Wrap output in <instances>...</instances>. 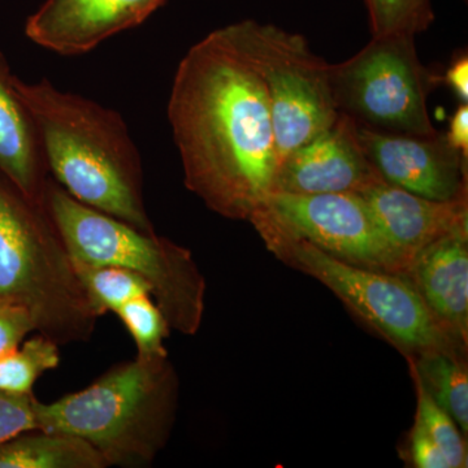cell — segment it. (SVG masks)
Returning <instances> with one entry per match:
<instances>
[{
	"mask_svg": "<svg viewBox=\"0 0 468 468\" xmlns=\"http://www.w3.org/2000/svg\"><path fill=\"white\" fill-rule=\"evenodd\" d=\"M249 221L277 260L322 282L406 358L432 350L467 354V346L452 340L436 322L408 276L337 260L292 232L264 208H258Z\"/></svg>",
	"mask_w": 468,
	"mask_h": 468,
	"instance_id": "cell-6",
	"label": "cell"
},
{
	"mask_svg": "<svg viewBox=\"0 0 468 468\" xmlns=\"http://www.w3.org/2000/svg\"><path fill=\"white\" fill-rule=\"evenodd\" d=\"M452 340L468 345V229L455 230L412 257L408 275Z\"/></svg>",
	"mask_w": 468,
	"mask_h": 468,
	"instance_id": "cell-14",
	"label": "cell"
},
{
	"mask_svg": "<svg viewBox=\"0 0 468 468\" xmlns=\"http://www.w3.org/2000/svg\"><path fill=\"white\" fill-rule=\"evenodd\" d=\"M116 315L133 338L137 356L158 358L168 356L165 338L171 329L150 294L126 302L124 306L116 311Z\"/></svg>",
	"mask_w": 468,
	"mask_h": 468,
	"instance_id": "cell-21",
	"label": "cell"
},
{
	"mask_svg": "<svg viewBox=\"0 0 468 468\" xmlns=\"http://www.w3.org/2000/svg\"><path fill=\"white\" fill-rule=\"evenodd\" d=\"M356 129L368 162L387 183L433 201L468 197V159L445 133H384L359 124Z\"/></svg>",
	"mask_w": 468,
	"mask_h": 468,
	"instance_id": "cell-10",
	"label": "cell"
},
{
	"mask_svg": "<svg viewBox=\"0 0 468 468\" xmlns=\"http://www.w3.org/2000/svg\"><path fill=\"white\" fill-rule=\"evenodd\" d=\"M33 331L36 326L30 314L20 304L0 298V358L16 350Z\"/></svg>",
	"mask_w": 468,
	"mask_h": 468,
	"instance_id": "cell-24",
	"label": "cell"
},
{
	"mask_svg": "<svg viewBox=\"0 0 468 468\" xmlns=\"http://www.w3.org/2000/svg\"><path fill=\"white\" fill-rule=\"evenodd\" d=\"M410 372L468 435L467 354L432 350L409 356Z\"/></svg>",
	"mask_w": 468,
	"mask_h": 468,
	"instance_id": "cell-17",
	"label": "cell"
},
{
	"mask_svg": "<svg viewBox=\"0 0 468 468\" xmlns=\"http://www.w3.org/2000/svg\"><path fill=\"white\" fill-rule=\"evenodd\" d=\"M76 275L92 307L103 316L106 313H115L126 302L151 295L146 280L125 268L112 266H94V264L73 261Z\"/></svg>",
	"mask_w": 468,
	"mask_h": 468,
	"instance_id": "cell-18",
	"label": "cell"
},
{
	"mask_svg": "<svg viewBox=\"0 0 468 468\" xmlns=\"http://www.w3.org/2000/svg\"><path fill=\"white\" fill-rule=\"evenodd\" d=\"M381 176L368 162L356 122L340 113L335 124L280 162L271 193H362Z\"/></svg>",
	"mask_w": 468,
	"mask_h": 468,
	"instance_id": "cell-11",
	"label": "cell"
},
{
	"mask_svg": "<svg viewBox=\"0 0 468 468\" xmlns=\"http://www.w3.org/2000/svg\"><path fill=\"white\" fill-rule=\"evenodd\" d=\"M167 0H45L27 17L26 36L39 48L80 57L141 26Z\"/></svg>",
	"mask_w": 468,
	"mask_h": 468,
	"instance_id": "cell-12",
	"label": "cell"
},
{
	"mask_svg": "<svg viewBox=\"0 0 468 468\" xmlns=\"http://www.w3.org/2000/svg\"><path fill=\"white\" fill-rule=\"evenodd\" d=\"M15 86L34 120L48 174L77 201L154 233L144 199V171L116 110L57 88L50 80Z\"/></svg>",
	"mask_w": 468,
	"mask_h": 468,
	"instance_id": "cell-2",
	"label": "cell"
},
{
	"mask_svg": "<svg viewBox=\"0 0 468 468\" xmlns=\"http://www.w3.org/2000/svg\"><path fill=\"white\" fill-rule=\"evenodd\" d=\"M178 378L167 356L120 363L85 389L51 403L36 401L39 431L80 437L109 466L141 467L171 436Z\"/></svg>",
	"mask_w": 468,
	"mask_h": 468,
	"instance_id": "cell-3",
	"label": "cell"
},
{
	"mask_svg": "<svg viewBox=\"0 0 468 468\" xmlns=\"http://www.w3.org/2000/svg\"><path fill=\"white\" fill-rule=\"evenodd\" d=\"M34 394H14L0 390V445L23 435L38 431Z\"/></svg>",
	"mask_w": 468,
	"mask_h": 468,
	"instance_id": "cell-23",
	"label": "cell"
},
{
	"mask_svg": "<svg viewBox=\"0 0 468 468\" xmlns=\"http://www.w3.org/2000/svg\"><path fill=\"white\" fill-rule=\"evenodd\" d=\"M97 449L80 437L32 431L0 445V468H106Z\"/></svg>",
	"mask_w": 468,
	"mask_h": 468,
	"instance_id": "cell-16",
	"label": "cell"
},
{
	"mask_svg": "<svg viewBox=\"0 0 468 468\" xmlns=\"http://www.w3.org/2000/svg\"><path fill=\"white\" fill-rule=\"evenodd\" d=\"M410 457L412 464L418 468H452L448 458L428 436L417 419L410 433Z\"/></svg>",
	"mask_w": 468,
	"mask_h": 468,
	"instance_id": "cell-25",
	"label": "cell"
},
{
	"mask_svg": "<svg viewBox=\"0 0 468 468\" xmlns=\"http://www.w3.org/2000/svg\"><path fill=\"white\" fill-rule=\"evenodd\" d=\"M328 72L335 109L356 124L384 133H436L427 101L442 79L421 63L415 37H372Z\"/></svg>",
	"mask_w": 468,
	"mask_h": 468,
	"instance_id": "cell-8",
	"label": "cell"
},
{
	"mask_svg": "<svg viewBox=\"0 0 468 468\" xmlns=\"http://www.w3.org/2000/svg\"><path fill=\"white\" fill-rule=\"evenodd\" d=\"M167 115L185 186L215 214L249 221L272 189L279 156L266 90L221 27L181 58Z\"/></svg>",
	"mask_w": 468,
	"mask_h": 468,
	"instance_id": "cell-1",
	"label": "cell"
},
{
	"mask_svg": "<svg viewBox=\"0 0 468 468\" xmlns=\"http://www.w3.org/2000/svg\"><path fill=\"white\" fill-rule=\"evenodd\" d=\"M58 345L45 335L24 341L16 350L0 358V390L32 394L36 381L45 372L58 367Z\"/></svg>",
	"mask_w": 468,
	"mask_h": 468,
	"instance_id": "cell-19",
	"label": "cell"
},
{
	"mask_svg": "<svg viewBox=\"0 0 468 468\" xmlns=\"http://www.w3.org/2000/svg\"><path fill=\"white\" fill-rule=\"evenodd\" d=\"M0 298L20 304L58 345L86 343L100 314L45 206L0 174Z\"/></svg>",
	"mask_w": 468,
	"mask_h": 468,
	"instance_id": "cell-4",
	"label": "cell"
},
{
	"mask_svg": "<svg viewBox=\"0 0 468 468\" xmlns=\"http://www.w3.org/2000/svg\"><path fill=\"white\" fill-rule=\"evenodd\" d=\"M0 50V174L30 201L43 205L50 180L38 131Z\"/></svg>",
	"mask_w": 468,
	"mask_h": 468,
	"instance_id": "cell-15",
	"label": "cell"
},
{
	"mask_svg": "<svg viewBox=\"0 0 468 468\" xmlns=\"http://www.w3.org/2000/svg\"><path fill=\"white\" fill-rule=\"evenodd\" d=\"M43 203L73 261L137 273L150 285L171 331L186 335L199 331L206 282L186 248L89 207L54 178L48 180Z\"/></svg>",
	"mask_w": 468,
	"mask_h": 468,
	"instance_id": "cell-5",
	"label": "cell"
},
{
	"mask_svg": "<svg viewBox=\"0 0 468 468\" xmlns=\"http://www.w3.org/2000/svg\"><path fill=\"white\" fill-rule=\"evenodd\" d=\"M442 82L454 91L460 98L461 103L468 101V57L466 52H462L452 58L451 66L446 69Z\"/></svg>",
	"mask_w": 468,
	"mask_h": 468,
	"instance_id": "cell-26",
	"label": "cell"
},
{
	"mask_svg": "<svg viewBox=\"0 0 468 468\" xmlns=\"http://www.w3.org/2000/svg\"><path fill=\"white\" fill-rule=\"evenodd\" d=\"M282 226L337 260L408 275L410 261L388 241L356 193H270L261 206Z\"/></svg>",
	"mask_w": 468,
	"mask_h": 468,
	"instance_id": "cell-9",
	"label": "cell"
},
{
	"mask_svg": "<svg viewBox=\"0 0 468 468\" xmlns=\"http://www.w3.org/2000/svg\"><path fill=\"white\" fill-rule=\"evenodd\" d=\"M445 135L452 146L468 159V103H461L452 113Z\"/></svg>",
	"mask_w": 468,
	"mask_h": 468,
	"instance_id": "cell-27",
	"label": "cell"
},
{
	"mask_svg": "<svg viewBox=\"0 0 468 468\" xmlns=\"http://www.w3.org/2000/svg\"><path fill=\"white\" fill-rule=\"evenodd\" d=\"M381 232L403 257L455 230L468 229V197L433 201L378 178L362 193Z\"/></svg>",
	"mask_w": 468,
	"mask_h": 468,
	"instance_id": "cell-13",
	"label": "cell"
},
{
	"mask_svg": "<svg viewBox=\"0 0 468 468\" xmlns=\"http://www.w3.org/2000/svg\"><path fill=\"white\" fill-rule=\"evenodd\" d=\"M221 30L266 90L279 165L335 124L340 112L332 95L329 64L311 51L304 37L255 20Z\"/></svg>",
	"mask_w": 468,
	"mask_h": 468,
	"instance_id": "cell-7",
	"label": "cell"
},
{
	"mask_svg": "<svg viewBox=\"0 0 468 468\" xmlns=\"http://www.w3.org/2000/svg\"><path fill=\"white\" fill-rule=\"evenodd\" d=\"M372 37L411 36L435 21L432 0H365Z\"/></svg>",
	"mask_w": 468,
	"mask_h": 468,
	"instance_id": "cell-20",
	"label": "cell"
},
{
	"mask_svg": "<svg viewBox=\"0 0 468 468\" xmlns=\"http://www.w3.org/2000/svg\"><path fill=\"white\" fill-rule=\"evenodd\" d=\"M417 389V420L424 428L428 436L439 446L448 458L452 468L467 467V437L461 432L454 419L440 408L432 397L427 393L417 378L411 377Z\"/></svg>",
	"mask_w": 468,
	"mask_h": 468,
	"instance_id": "cell-22",
	"label": "cell"
}]
</instances>
